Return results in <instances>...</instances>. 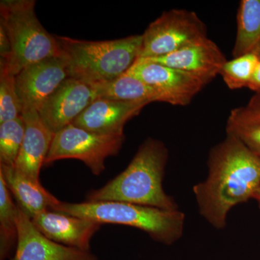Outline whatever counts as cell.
<instances>
[{
  "mask_svg": "<svg viewBox=\"0 0 260 260\" xmlns=\"http://www.w3.org/2000/svg\"><path fill=\"white\" fill-rule=\"evenodd\" d=\"M208 177L193 188L200 213L215 229L226 224L234 207L253 199L260 186V157L228 134L212 150Z\"/></svg>",
  "mask_w": 260,
  "mask_h": 260,
  "instance_id": "cell-1",
  "label": "cell"
},
{
  "mask_svg": "<svg viewBox=\"0 0 260 260\" xmlns=\"http://www.w3.org/2000/svg\"><path fill=\"white\" fill-rule=\"evenodd\" d=\"M168 159L165 145L145 140L125 170L100 189L87 195V202H122L167 210H177L172 197L162 187Z\"/></svg>",
  "mask_w": 260,
  "mask_h": 260,
  "instance_id": "cell-2",
  "label": "cell"
},
{
  "mask_svg": "<svg viewBox=\"0 0 260 260\" xmlns=\"http://www.w3.org/2000/svg\"><path fill=\"white\" fill-rule=\"evenodd\" d=\"M55 37L70 77L90 84L109 81L124 75L140 57L143 44L142 35L101 42Z\"/></svg>",
  "mask_w": 260,
  "mask_h": 260,
  "instance_id": "cell-3",
  "label": "cell"
},
{
  "mask_svg": "<svg viewBox=\"0 0 260 260\" xmlns=\"http://www.w3.org/2000/svg\"><path fill=\"white\" fill-rule=\"evenodd\" d=\"M101 224L136 228L153 240L172 244L183 235L185 216L182 212L167 210L122 202H59L51 209Z\"/></svg>",
  "mask_w": 260,
  "mask_h": 260,
  "instance_id": "cell-4",
  "label": "cell"
},
{
  "mask_svg": "<svg viewBox=\"0 0 260 260\" xmlns=\"http://www.w3.org/2000/svg\"><path fill=\"white\" fill-rule=\"evenodd\" d=\"M34 0H3L0 3V25L4 27L12 54L0 72L18 75L29 65L52 56H62L55 36L41 24L35 13Z\"/></svg>",
  "mask_w": 260,
  "mask_h": 260,
  "instance_id": "cell-5",
  "label": "cell"
},
{
  "mask_svg": "<svg viewBox=\"0 0 260 260\" xmlns=\"http://www.w3.org/2000/svg\"><path fill=\"white\" fill-rule=\"evenodd\" d=\"M124 140V134L99 135L70 124L54 134L44 165L62 159H78L99 175L105 169L106 159L117 155Z\"/></svg>",
  "mask_w": 260,
  "mask_h": 260,
  "instance_id": "cell-6",
  "label": "cell"
},
{
  "mask_svg": "<svg viewBox=\"0 0 260 260\" xmlns=\"http://www.w3.org/2000/svg\"><path fill=\"white\" fill-rule=\"evenodd\" d=\"M142 37L139 58L145 59L167 55L205 39L207 30L194 12L173 9L150 23Z\"/></svg>",
  "mask_w": 260,
  "mask_h": 260,
  "instance_id": "cell-7",
  "label": "cell"
},
{
  "mask_svg": "<svg viewBox=\"0 0 260 260\" xmlns=\"http://www.w3.org/2000/svg\"><path fill=\"white\" fill-rule=\"evenodd\" d=\"M126 73L153 88L162 102L174 106L188 105L206 85L191 73L145 59H138Z\"/></svg>",
  "mask_w": 260,
  "mask_h": 260,
  "instance_id": "cell-8",
  "label": "cell"
},
{
  "mask_svg": "<svg viewBox=\"0 0 260 260\" xmlns=\"http://www.w3.org/2000/svg\"><path fill=\"white\" fill-rule=\"evenodd\" d=\"M70 77L63 56L47 58L24 68L15 75L22 112H39L51 94Z\"/></svg>",
  "mask_w": 260,
  "mask_h": 260,
  "instance_id": "cell-9",
  "label": "cell"
},
{
  "mask_svg": "<svg viewBox=\"0 0 260 260\" xmlns=\"http://www.w3.org/2000/svg\"><path fill=\"white\" fill-rule=\"evenodd\" d=\"M96 99L91 84L70 77L46 101L39 114L46 125L55 134L73 124Z\"/></svg>",
  "mask_w": 260,
  "mask_h": 260,
  "instance_id": "cell-10",
  "label": "cell"
},
{
  "mask_svg": "<svg viewBox=\"0 0 260 260\" xmlns=\"http://www.w3.org/2000/svg\"><path fill=\"white\" fill-rule=\"evenodd\" d=\"M145 59L191 73L205 84L220 74L227 61L218 46L208 37L167 55Z\"/></svg>",
  "mask_w": 260,
  "mask_h": 260,
  "instance_id": "cell-11",
  "label": "cell"
},
{
  "mask_svg": "<svg viewBox=\"0 0 260 260\" xmlns=\"http://www.w3.org/2000/svg\"><path fill=\"white\" fill-rule=\"evenodd\" d=\"M18 230V242L11 260H99L90 251L79 250L49 240L19 207Z\"/></svg>",
  "mask_w": 260,
  "mask_h": 260,
  "instance_id": "cell-12",
  "label": "cell"
},
{
  "mask_svg": "<svg viewBox=\"0 0 260 260\" xmlns=\"http://www.w3.org/2000/svg\"><path fill=\"white\" fill-rule=\"evenodd\" d=\"M44 237L62 245L83 251H90V241L101 224L88 219L47 210L31 219Z\"/></svg>",
  "mask_w": 260,
  "mask_h": 260,
  "instance_id": "cell-13",
  "label": "cell"
},
{
  "mask_svg": "<svg viewBox=\"0 0 260 260\" xmlns=\"http://www.w3.org/2000/svg\"><path fill=\"white\" fill-rule=\"evenodd\" d=\"M146 104H133L98 99L76 119L73 124L99 135L124 134L126 123L138 115Z\"/></svg>",
  "mask_w": 260,
  "mask_h": 260,
  "instance_id": "cell-14",
  "label": "cell"
},
{
  "mask_svg": "<svg viewBox=\"0 0 260 260\" xmlns=\"http://www.w3.org/2000/svg\"><path fill=\"white\" fill-rule=\"evenodd\" d=\"M22 116L25 121V135L15 167L26 177L39 181L41 169L44 165L54 133L46 125L38 111H24Z\"/></svg>",
  "mask_w": 260,
  "mask_h": 260,
  "instance_id": "cell-15",
  "label": "cell"
},
{
  "mask_svg": "<svg viewBox=\"0 0 260 260\" xmlns=\"http://www.w3.org/2000/svg\"><path fill=\"white\" fill-rule=\"evenodd\" d=\"M0 175L16 199L20 209L30 219L44 210L52 209L60 202L40 181L32 180L15 167L0 164Z\"/></svg>",
  "mask_w": 260,
  "mask_h": 260,
  "instance_id": "cell-16",
  "label": "cell"
},
{
  "mask_svg": "<svg viewBox=\"0 0 260 260\" xmlns=\"http://www.w3.org/2000/svg\"><path fill=\"white\" fill-rule=\"evenodd\" d=\"M98 99L118 102L146 104L162 102L160 95L153 88L136 77L124 73L109 81L91 84Z\"/></svg>",
  "mask_w": 260,
  "mask_h": 260,
  "instance_id": "cell-17",
  "label": "cell"
},
{
  "mask_svg": "<svg viewBox=\"0 0 260 260\" xmlns=\"http://www.w3.org/2000/svg\"><path fill=\"white\" fill-rule=\"evenodd\" d=\"M260 42V0H242L237 13V34L233 55L253 52Z\"/></svg>",
  "mask_w": 260,
  "mask_h": 260,
  "instance_id": "cell-18",
  "label": "cell"
},
{
  "mask_svg": "<svg viewBox=\"0 0 260 260\" xmlns=\"http://www.w3.org/2000/svg\"><path fill=\"white\" fill-rule=\"evenodd\" d=\"M18 206L0 175V260H6L18 242Z\"/></svg>",
  "mask_w": 260,
  "mask_h": 260,
  "instance_id": "cell-19",
  "label": "cell"
},
{
  "mask_svg": "<svg viewBox=\"0 0 260 260\" xmlns=\"http://www.w3.org/2000/svg\"><path fill=\"white\" fill-rule=\"evenodd\" d=\"M23 116L0 123V164L15 167L25 135Z\"/></svg>",
  "mask_w": 260,
  "mask_h": 260,
  "instance_id": "cell-20",
  "label": "cell"
},
{
  "mask_svg": "<svg viewBox=\"0 0 260 260\" xmlns=\"http://www.w3.org/2000/svg\"><path fill=\"white\" fill-rule=\"evenodd\" d=\"M259 61L254 52L234 57L225 63L220 75L231 90L248 88Z\"/></svg>",
  "mask_w": 260,
  "mask_h": 260,
  "instance_id": "cell-21",
  "label": "cell"
},
{
  "mask_svg": "<svg viewBox=\"0 0 260 260\" xmlns=\"http://www.w3.org/2000/svg\"><path fill=\"white\" fill-rule=\"evenodd\" d=\"M22 116L15 75L0 72V123Z\"/></svg>",
  "mask_w": 260,
  "mask_h": 260,
  "instance_id": "cell-22",
  "label": "cell"
},
{
  "mask_svg": "<svg viewBox=\"0 0 260 260\" xmlns=\"http://www.w3.org/2000/svg\"><path fill=\"white\" fill-rule=\"evenodd\" d=\"M227 134L237 137L253 153L260 157V122L239 120L229 116Z\"/></svg>",
  "mask_w": 260,
  "mask_h": 260,
  "instance_id": "cell-23",
  "label": "cell"
},
{
  "mask_svg": "<svg viewBox=\"0 0 260 260\" xmlns=\"http://www.w3.org/2000/svg\"><path fill=\"white\" fill-rule=\"evenodd\" d=\"M229 116L239 120L260 122V92L251 98L246 107L234 109Z\"/></svg>",
  "mask_w": 260,
  "mask_h": 260,
  "instance_id": "cell-24",
  "label": "cell"
},
{
  "mask_svg": "<svg viewBox=\"0 0 260 260\" xmlns=\"http://www.w3.org/2000/svg\"><path fill=\"white\" fill-rule=\"evenodd\" d=\"M12 54L11 44L9 37L3 25H0V66L9 61Z\"/></svg>",
  "mask_w": 260,
  "mask_h": 260,
  "instance_id": "cell-25",
  "label": "cell"
},
{
  "mask_svg": "<svg viewBox=\"0 0 260 260\" xmlns=\"http://www.w3.org/2000/svg\"><path fill=\"white\" fill-rule=\"evenodd\" d=\"M248 88L251 89V90L256 91V93L260 92V59Z\"/></svg>",
  "mask_w": 260,
  "mask_h": 260,
  "instance_id": "cell-26",
  "label": "cell"
},
{
  "mask_svg": "<svg viewBox=\"0 0 260 260\" xmlns=\"http://www.w3.org/2000/svg\"><path fill=\"white\" fill-rule=\"evenodd\" d=\"M253 199L255 200L257 202L258 205H259L260 208V186L259 189H258L257 191H256L255 194L254 195V198H253Z\"/></svg>",
  "mask_w": 260,
  "mask_h": 260,
  "instance_id": "cell-27",
  "label": "cell"
},
{
  "mask_svg": "<svg viewBox=\"0 0 260 260\" xmlns=\"http://www.w3.org/2000/svg\"><path fill=\"white\" fill-rule=\"evenodd\" d=\"M253 52L256 54L260 59V42L259 44H257V46H256L255 49H254V50L253 51Z\"/></svg>",
  "mask_w": 260,
  "mask_h": 260,
  "instance_id": "cell-28",
  "label": "cell"
}]
</instances>
